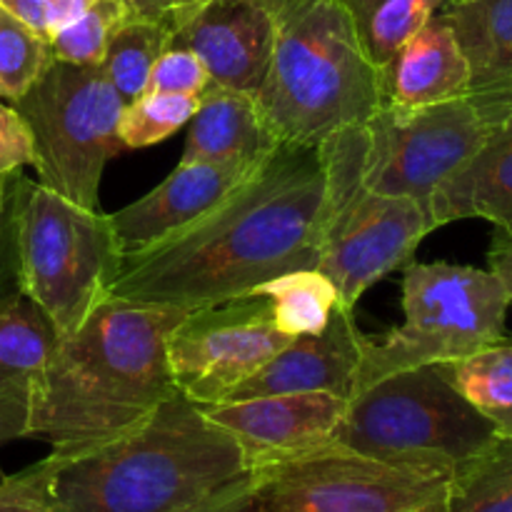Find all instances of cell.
<instances>
[{
	"label": "cell",
	"mask_w": 512,
	"mask_h": 512,
	"mask_svg": "<svg viewBox=\"0 0 512 512\" xmlns=\"http://www.w3.org/2000/svg\"><path fill=\"white\" fill-rule=\"evenodd\" d=\"M328 208L320 145L280 143L213 213L123 260L110 295L193 310L318 268Z\"/></svg>",
	"instance_id": "1"
},
{
	"label": "cell",
	"mask_w": 512,
	"mask_h": 512,
	"mask_svg": "<svg viewBox=\"0 0 512 512\" xmlns=\"http://www.w3.org/2000/svg\"><path fill=\"white\" fill-rule=\"evenodd\" d=\"M248 473L243 450L175 390L128 433L0 478L48 512H185Z\"/></svg>",
	"instance_id": "2"
},
{
	"label": "cell",
	"mask_w": 512,
	"mask_h": 512,
	"mask_svg": "<svg viewBox=\"0 0 512 512\" xmlns=\"http://www.w3.org/2000/svg\"><path fill=\"white\" fill-rule=\"evenodd\" d=\"M188 313L108 295L75 333L55 340L28 438L53 455L98 448L143 423L175 393L168 335Z\"/></svg>",
	"instance_id": "3"
},
{
	"label": "cell",
	"mask_w": 512,
	"mask_h": 512,
	"mask_svg": "<svg viewBox=\"0 0 512 512\" xmlns=\"http://www.w3.org/2000/svg\"><path fill=\"white\" fill-rule=\"evenodd\" d=\"M275 43L253 95L280 143L320 145L365 125L385 103V70L370 60L350 15L333 0H268Z\"/></svg>",
	"instance_id": "4"
},
{
	"label": "cell",
	"mask_w": 512,
	"mask_h": 512,
	"mask_svg": "<svg viewBox=\"0 0 512 512\" xmlns=\"http://www.w3.org/2000/svg\"><path fill=\"white\" fill-rule=\"evenodd\" d=\"M495 438V425L438 365H420L358 390L345 405L333 440L383 463L453 478L460 463Z\"/></svg>",
	"instance_id": "5"
},
{
	"label": "cell",
	"mask_w": 512,
	"mask_h": 512,
	"mask_svg": "<svg viewBox=\"0 0 512 512\" xmlns=\"http://www.w3.org/2000/svg\"><path fill=\"white\" fill-rule=\"evenodd\" d=\"M15 245L20 293L58 338L75 333L108 298L125 260L108 213L80 208L28 178L15 213Z\"/></svg>",
	"instance_id": "6"
},
{
	"label": "cell",
	"mask_w": 512,
	"mask_h": 512,
	"mask_svg": "<svg viewBox=\"0 0 512 512\" xmlns=\"http://www.w3.org/2000/svg\"><path fill=\"white\" fill-rule=\"evenodd\" d=\"M320 150L328 170V208L318 270L335 285L340 305L355 308L365 290L413 263L433 223L418 200L365 188L363 125L330 135Z\"/></svg>",
	"instance_id": "7"
},
{
	"label": "cell",
	"mask_w": 512,
	"mask_h": 512,
	"mask_svg": "<svg viewBox=\"0 0 512 512\" xmlns=\"http://www.w3.org/2000/svg\"><path fill=\"white\" fill-rule=\"evenodd\" d=\"M508 308V293L490 270L408 263L403 270V325L390 330L383 343L368 338L355 393L383 375L455 363L503 343Z\"/></svg>",
	"instance_id": "8"
},
{
	"label": "cell",
	"mask_w": 512,
	"mask_h": 512,
	"mask_svg": "<svg viewBox=\"0 0 512 512\" xmlns=\"http://www.w3.org/2000/svg\"><path fill=\"white\" fill-rule=\"evenodd\" d=\"M13 105L28 128L38 183L88 210H100V180L125 150L120 115L125 100L98 65L53 58Z\"/></svg>",
	"instance_id": "9"
},
{
	"label": "cell",
	"mask_w": 512,
	"mask_h": 512,
	"mask_svg": "<svg viewBox=\"0 0 512 512\" xmlns=\"http://www.w3.org/2000/svg\"><path fill=\"white\" fill-rule=\"evenodd\" d=\"M510 110L512 93H468L420 108L385 103L363 125V185L428 210L438 185L480 153Z\"/></svg>",
	"instance_id": "10"
},
{
	"label": "cell",
	"mask_w": 512,
	"mask_h": 512,
	"mask_svg": "<svg viewBox=\"0 0 512 512\" xmlns=\"http://www.w3.org/2000/svg\"><path fill=\"white\" fill-rule=\"evenodd\" d=\"M263 512H445L450 475L400 468L330 443L250 468Z\"/></svg>",
	"instance_id": "11"
},
{
	"label": "cell",
	"mask_w": 512,
	"mask_h": 512,
	"mask_svg": "<svg viewBox=\"0 0 512 512\" xmlns=\"http://www.w3.org/2000/svg\"><path fill=\"white\" fill-rule=\"evenodd\" d=\"M288 340L275 328L265 295L250 293L188 310L168 335L175 390L195 405L223 403Z\"/></svg>",
	"instance_id": "12"
},
{
	"label": "cell",
	"mask_w": 512,
	"mask_h": 512,
	"mask_svg": "<svg viewBox=\"0 0 512 512\" xmlns=\"http://www.w3.org/2000/svg\"><path fill=\"white\" fill-rule=\"evenodd\" d=\"M345 405L338 395L288 393L223 400L200 410L238 443L250 470L335 443Z\"/></svg>",
	"instance_id": "13"
},
{
	"label": "cell",
	"mask_w": 512,
	"mask_h": 512,
	"mask_svg": "<svg viewBox=\"0 0 512 512\" xmlns=\"http://www.w3.org/2000/svg\"><path fill=\"white\" fill-rule=\"evenodd\" d=\"M273 43L268 0H203L170 33V45L198 55L210 83L250 95L268 75Z\"/></svg>",
	"instance_id": "14"
},
{
	"label": "cell",
	"mask_w": 512,
	"mask_h": 512,
	"mask_svg": "<svg viewBox=\"0 0 512 512\" xmlns=\"http://www.w3.org/2000/svg\"><path fill=\"white\" fill-rule=\"evenodd\" d=\"M365 343L368 335L355 323L353 308L338 305L320 333L290 338L288 345L225 400L288 393H328L350 400L358 388Z\"/></svg>",
	"instance_id": "15"
},
{
	"label": "cell",
	"mask_w": 512,
	"mask_h": 512,
	"mask_svg": "<svg viewBox=\"0 0 512 512\" xmlns=\"http://www.w3.org/2000/svg\"><path fill=\"white\" fill-rule=\"evenodd\" d=\"M258 165L180 160L178 168L148 195L110 213L125 258L173 238L213 213Z\"/></svg>",
	"instance_id": "16"
},
{
	"label": "cell",
	"mask_w": 512,
	"mask_h": 512,
	"mask_svg": "<svg viewBox=\"0 0 512 512\" xmlns=\"http://www.w3.org/2000/svg\"><path fill=\"white\" fill-rule=\"evenodd\" d=\"M58 340L23 293L0 303V448L28 438L35 393Z\"/></svg>",
	"instance_id": "17"
},
{
	"label": "cell",
	"mask_w": 512,
	"mask_h": 512,
	"mask_svg": "<svg viewBox=\"0 0 512 512\" xmlns=\"http://www.w3.org/2000/svg\"><path fill=\"white\" fill-rule=\"evenodd\" d=\"M280 145L250 93L210 83L190 118L183 163L258 165Z\"/></svg>",
	"instance_id": "18"
},
{
	"label": "cell",
	"mask_w": 512,
	"mask_h": 512,
	"mask_svg": "<svg viewBox=\"0 0 512 512\" xmlns=\"http://www.w3.org/2000/svg\"><path fill=\"white\" fill-rule=\"evenodd\" d=\"M385 83L388 103L400 108H420L470 93L468 60L440 8L400 45L385 68Z\"/></svg>",
	"instance_id": "19"
},
{
	"label": "cell",
	"mask_w": 512,
	"mask_h": 512,
	"mask_svg": "<svg viewBox=\"0 0 512 512\" xmlns=\"http://www.w3.org/2000/svg\"><path fill=\"white\" fill-rule=\"evenodd\" d=\"M433 230L465 218L512 223V110L470 163L450 175L428 205Z\"/></svg>",
	"instance_id": "20"
},
{
	"label": "cell",
	"mask_w": 512,
	"mask_h": 512,
	"mask_svg": "<svg viewBox=\"0 0 512 512\" xmlns=\"http://www.w3.org/2000/svg\"><path fill=\"white\" fill-rule=\"evenodd\" d=\"M470 68V93H512V0L443 3Z\"/></svg>",
	"instance_id": "21"
},
{
	"label": "cell",
	"mask_w": 512,
	"mask_h": 512,
	"mask_svg": "<svg viewBox=\"0 0 512 512\" xmlns=\"http://www.w3.org/2000/svg\"><path fill=\"white\" fill-rule=\"evenodd\" d=\"M255 293L270 300L275 328L288 338L320 333L340 305L338 290L318 268L290 270Z\"/></svg>",
	"instance_id": "22"
},
{
	"label": "cell",
	"mask_w": 512,
	"mask_h": 512,
	"mask_svg": "<svg viewBox=\"0 0 512 512\" xmlns=\"http://www.w3.org/2000/svg\"><path fill=\"white\" fill-rule=\"evenodd\" d=\"M438 368L495 425L498 435L512 438V343L503 340Z\"/></svg>",
	"instance_id": "23"
},
{
	"label": "cell",
	"mask_w": 512,
	"mask_h": 512,
	"mask_svg": "<svg viewBox=\"0 0 512 512\" xmlns=\"http://www.w3.org/2000/svg\"><path fill=\"white\" fill-rule=\"evenodd\" d=\"M353 20L365 53L378 68H388L400 45L428 23L440 0H333Z\"/></svg>",
	"instance_id": "24"
},
{
	"label": "cell",
	"mask_w": 512,
	"mask_h": 512,
	"mask_svg": "<svg viewBox=\"0 0 512 512\" xmlns=\"http://www.w3.org/2000/svg\"><path fill=\"white\" fill-rule=\"evenodd\" d=\"M445 512H512V438L498 435L455 468Z\"/></svg>",
	"instance_id": "25"
},
{
	"label": "cell",
	"mask_w": 512,
	"mask_h": 512,
	"mask_svg": "<svg viewBox=\"0 0 512 512\" xmlns=\"http://www.w3.org/2000/svg\"><path fill=\"white\" fill-rule=\"evenodd\" d=\"M168 48L170 28L153 20H125L110 35L98 68L120 98L130 103L145 93L155 60Z\"/></svg>",
	"instance_id": "26"
},
{
	"label": "cell",
	"mask_w": 512,
	"mask_h": 512,
	"mask_svg": "<svg viewBox=\"0 0 512 512\" xmlns=\"http://www.w3.org/2000/svg\"><path fill=\"white\" fill-rule=\"evenodd\" d=\"M53 58L50 40L0 5V98L15 103Z\"/></svg>",
	"instance_id": "27"
},
{
	"label": "cell",
	"mask_w": 512,
	"mask_h": 512,
	"mask_svg": "<svg viewBox=\"0 0 512 512\" xmlns=\"http://www.w3.org/2000/svg\"><path fill=\"white\" fill-rule=\"evenodd\" d=\"M200 103V95L153 93L145 90L125 103L120 115V140L125 148H148L170 138L175 130L190 123Z\"/></svg>",
	"instance_id": "28"
},
{
	"label": "cell",
	"mask_w": 512,
	"mask_h": 512,
	"mask_svg": "<svg viewBox=\"0 0 512 512\" xmlns=\"http://www.w3.org/2000/svg\"><path fill=\"white\" fill-rule=\"evenodd\" d=\"M125 20H130V15L120 0H95L78 20L50 38V48L55 58L65 63L100 65L110 35Z\"/></svg>",
	"instance_id": "29"
},
{
	"label": "cell",
	"mask_w": 512,
	"mask_h": 512,
	"mask_svg": "<svg viewBox=\"0 0 512 512\" xmlns=\"http://www.w3.org/2000/svg\"><path fill=\"white\" fill-rule=\"evenodd\" d=\"M23 183V170L0 175V303L20 295L15 213H18V198Z\"/></svg>",
	"instance_id": "30"
},
{
	"label": "cell",
	"mask_w": 512,
	"mask_h": 512,
	"mask_svg": "<svg viewBox=\"0 0 512 512\" xmlns=\"http://www.w3.org/2000/svg\"><path fill=\"white\" fill-rule=\"evenodd\" d=\"M210 85V75L195 53L170 45L153 65L148 88L153 93L200 95Z\"/></svg>",
	"instance_id": "31"
},
{
	"label": "cell",
	"mask_w": 512,
	"mask_h": 512,
	"mask_svg": "<svg viewBox=\"0 0 512 512\" xmlns=\"http://www.w3.org/2000/svg\"><path fill=\"white\" fill-rule=\"evenodd\" d=\"M33 163V145L28 128L13 105L0 100V175L23 170Z\"/></svg>",
	"instance_id": "32"
},
{
	"label": "cell",
	"mask_w": 512,
	"mask_h": 512,
	"mask_svg": "<svg viewBox=\"0 0 512 512\" xmlns=\"http://www.w3.org/2000/svg\"><path fill=\"white\" fill-rule=\"evenodd\" d=\"M185 512H263V510H260L258 500H255L253 478H250V470H248V473L230 480L228 485L218 488L213 495H208V498L200 500L198 505H193V508H188Z\"/></svg>",
	"instance_id": "33"
},
{
	"label": "cell",
	"mask_w": 512,
	"mask_h": 512,
	"mask_svg": "<svg viewBox=\"0 0 512 512\" xmlns=\"http://www.w3.org/2000/svg\"><path fill=\"white\" fill-rule=\"evenodd\" d=\"M130 20H153L173 33L203 0H120Z\"/></svg>",
	"instance_id": "34"
},
{
	"label": "cell",
	"mask_w": 512,
	"mask_h": 512,
	"mask_svg": "<svg viewBox=\"0 0 512 512\" xmlns=\"http://www.w3.org/2000/svg\"><path fill=\"white\" fill-rule=\"evenodd\" d=\"M488 263L490 273L498 275V280L503 283L512 305V235L505 233L503 228H498V233H495L493 245H490L488 253Z\"/></svg>",
	"instance_id": "35"
},
{
	"label": "cell",
	"mask_w": 512,
	"mask_h": 512,
	"mask_svg": "<svg viewBox=\"0 0 512 512\" xmlns=\"http://www.w3.org/2000/svg\"><path fill=\"white\" fill-rule=\"evenodd\" d=\"M5 10L23 20L28 28H33L40 38L50 40L48 35V0H0Z\"/></svg>",
	"instance_id": "36"
},
{
	"label": "cell",
	"mask_w": 512,
	"mask_h": 512,
	"mask_svg": "<svg viewBox=\"0 0 512 512\" xmlns=\"http://www.w3.org/2000/svg\"><path fill=\"white\" fill-rule=\"evenodd\" d=\"M95 0H48V35L53 38L58 30L78 20Z\"/></svg>",
	"instance_id": "37"
},
{
	"label": "cell",
	"mask_w": 512,
	"mask_h": 512,
	"mask_svg": "<svg viewBox=\"0 0 512 512\" xmlns=\"http://www.w3.org/2000/svg\"><path fill=\"white\" fill-rule=\"evenodd\" d=\"M0 512H48V510L30 503V500L18 498V495L10 493V490H5L3 485H0Z\"/></svg>",
	"instance_id": "38"
},
{
	"label": "cell",
	"mask_w": 512,
	"mask_h": 512,
	"mask_svg": "<svg viewBox=\"0 0 512 512\" xmlns=\"http://www.w3.org/2000/svg\"><path fill=\"white\" fill-rule=\"evenodd\" d=\"M505 230V233H508V235H512V223L508 225V228H503Z\"/></svg>",
	"instance_id": "39"
},
{
	"label": "cell",
	"mask_w": 512,
	"mask_h": 512,
	"mask_svg": "<svg viewBox=\"0 0 512 512\" xmlns=\"http://www.w3.org/2000/svg\"><path fill=\"white\" fill-rule=\"evenodd\" d=\"M440 3H460V0H440Z\"/></svg>",
	"instance_id": "40"
}]
</instances>
